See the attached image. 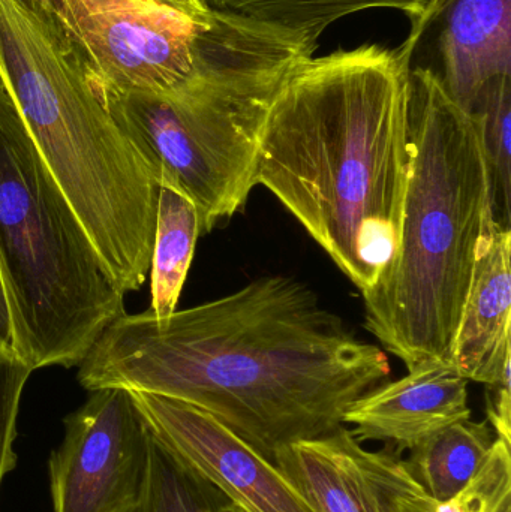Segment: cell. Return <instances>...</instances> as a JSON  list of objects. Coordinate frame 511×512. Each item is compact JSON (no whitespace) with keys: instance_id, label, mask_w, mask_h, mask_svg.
Returning <instances> with one entry per match:
<instances>
[{"instance_id":"obj_1","label":"cell","mask_w":511,"mask_h":512,"mask_svg":"<svg viewBox=\"0 0 511 512\" xmlns=\"http://www.w3.org/2000/svg\"><path fill=\"white\" fill-rule=\"evenodd\" d=\"M389 376L386 352L279 274L165 318L123 313L77 373L87 391L125 388L195 406L269 463L281 448L344 426L350 406Z\"/></svg>"},{"instance_id":"obj_18","label":"cell","mask_w":511,"mask_h":512,"mask_svg":"<svg viewBox=\"0 0 511 512\" xmlns=\"http://www.w3.org/2000/svg\"><path fill=\"white\" fill-rule=\"evenodd\" d=\"M471 113L482 134L491 177L495 221L510 230L511 221V75L489 81Z\"/></svg>"},{"instance_id":"obj_2","label":"cell","mask_w":511,"mask_h":512,"mask_svg":"<svg viewBox=\"0 0 511 512\" xmlns=\"http://www.w3.org/2000/svg\"><path fill=\"white\" fill-rule=\"evenodd\" d=\"M414 53L405 41L303 60L276 93L261 138L255 183L362 294L377 285L398 246Z\"/></svg>"},{"instance_id":"obj_4","label":"cell","mask_w":511,"mask_h":512,"mask_svg":"<svg viewBox=\"0 0 511 512\" xmlns=\"http://www.w3.org/2000/svg\"><path fill=\"white\" fill-rule=\"evenodd\" d=\"M0 80L108 273L146 282L158 189L107 104V92L50 0H0Z\"/></svg>"},{"instance_id":"obj_23","label":"cell","mask_w":511,"mask_h":512,"mask_svg":"<svg viewBox=\"0 0 511 512\" xmlns=\"http://www.w3.org/2000/svg\"><path fill=\"white\" fill-rule=\"evenodd\" d=\"M12 351V322L8 298L0 274V352Z\"/></svg>"},{"instance_id":"obj_12","label":"cell","mask_w":511,"mask_h":512,"mask_svg":"<svg viewBox=\"0 0 511 512\" xmlns=\"http://www.w3.org/2000/svg\"><path fill=\"white\" fill-rule=\"evenodd\" d=\"M438 26L443 75L449 95L464 110H473L483 87L511 75V0H429L407 42L417 48Z\"/></svg>"},{"instance_id":"obj_20","label":"cell","mask_w":511,"mask_h":512,"mask_svg":"<svg viewBox=\"0 0 511 512\" xmlns=\"http://www.w3.org/2000/svg\"><path fill=\"white\" fill-rule=\"evenodd\" d=\"M32 370L12 351L0 352V486L15 468L14 441L21 396Z\"/></svg>"},{"instance_id":"obj_9","label":"cell","mask_w":511,"mask_h":512,"mask_svg":"<svg viewBox=\"0 0 511 512\" xmlns=\"http://www.w3.org/2000/svg\"><path fill=\"white\" fill-rule=\"evenodd\" d=\"M273 468L312 512H435L437 502L390 451H368L344 426L276 451Z\"/></svg>"},{"instance_id":"obj_24","label":"cell","mask_w":511,"mask_h":512,"mask_svg":"<svg viewBox=\"0 0 511 512\" xmlns=\"http://www.w3.org/2000/svg\"><path fill=\"white\" fill-rule=\"evenodd\" d=\"M221 512H246L243 510L240 505L234 504V502H230V504L225 505L224 508H222Z\"/></svg>"},{"instance_id":"obj_5","label":"cell","mask_w":511,"mask_h":512,"mask_svg":"<svg viewBox=\"0 0 511 512\" xmlns=\"http://www.w3.org/2000/svg\"><path fill=\"white\" fill-rule=\"evenodd\" d=\"M317 42L260 23L176 89L107 92V104L158 186L197 207L201 234L233 218L257 186L258 153L282 83Z\"/></svg>"},{"instance_id":"obj_14","label":"cell","mask_w":511,"mask_h":512,"mask_svg":"<svg viewBox=\"0 0 511 512\" xmlns=\"http://www.w3.org/2000/svg\"><path fill=\"white\" fill-rule=\"evenodd\" d=\"M200 236V218L191 198L173 186H159L149 270V310L158 318L176 312Z\"/></svg>"},{"instance_id":"obj_6","label":"cell","mask_w":511,"mask_h":512,"mask_svg":"<svg viewBox=\"0 0 511 512\" xmlns=\"http://www.w3.org/2000/svg\"><path fill=\"white\" fill-rule=\"evenodd\" d=\"M0 274L12 352L32 372L80 366L125 312L74 207L39 155L0 80Z\"/></svg>"},{"instance_id":"obj_13","label":"cell","mask_w":511,"mask_h":512,"mask_svg":"<svg viewBox=\"0 0 511 512\" xmlns=\"http://www.w3.org/2000/svg\"><path fill=\"white\" fill-rule=\"evenodd\" d=\"M511 231L497 224L483 248L459 319L452 364L468 381L497 384L510 372Z\"/></svg>"},{"instance_id":"obj_19","label":"cell","mask_w":511,"mask_h":512,"mask_svg":"<svg viewBox=\"0 0 511 512\" xmlns=\"http://www.w3.org/2000/svg\"><path fill=\"white\" fill-rule=\"evenodd\" d=\"M510 442L495 439L494 447L476 477L435 512H501L511 504Z\"/></svg>"},{"instance_id":"obj_3","label":"cell","mask_w":511,"mask_h":512,"mask_svg":"<svg viewBox=\"0 0 511 512\" xmlns=\"http://www.w3.org/2000/svg\"><path fill=\"white\" fill-rule=\"evenodd\" d=\"M497 227L477 117L432 68L410 74V170L398 246L365 300V327L408 372L452 364L477 262Z\"/></svg>"},{"instance_id":"obj_15","label":"cell","mask_w":511,"mask_h":512,"mask_svg":"<svg viewBox=\"0 0 511 512\" xmlns=\"http://www.w3.org/2000/svg\"><path fill=\"white\" fill-rule=\"evenodd\" d=\"M495 439L488 421H459L411 448L407 465L428 495L441 504L476 477Z\"/></svg>"},{"instance_id":"obj_7","label":"cell","mask_w":511,"mask_h":512,"mask_svg":"<svg viewBox=\"0 0 511 512\" xmlns=\"http://www.w3.org/2000/svg\"><path fill=\"white\" fill-rule=\"evenodd\" d=\"M105 90L176 89L224 56L258 21L213 9L206 23L144 0H50Z\"/></svg>"},{"instance_id":"obj_8","label":"cell","mask_w":511,"mask_h":512,"mask_svg":"<svg viewBox=\"0 0 511 512\" xmlns=\"http://www.w3.org/2000/svg\"><path fill=\"white\" fill-rule=\"evenodd\" d=\"M65 418L48 462L54 512H131L149 465V424L132 391L99 388Z\"/></svg>"},{"instance_id":"obj_17","label":"cell","mask_w":511,"mask_h":512,"mask_svg":"<svg viewBox=\"0 0 511 512\" xmlns=\"http://www.w3.org/2000/svg\"><path fill=\"white\" fill-rule=\"evenodd\" d=\"M230 502L218 486L152 433L146 483L131 512H221Z\"/></svg>"},{"instance_id":"obj_21","label":"cell","mask_w":511,"mask_h":512,"mask_svg":"<svg viewBox=\"0 0 511 512\" xmlns=\"http://www.w3.org/2000/svg\"><path fill=\"white\" fill-rule=\"evenodd\" d=\"M488 387V423L494 429L495 436L511 441V394L510 372L497 384Z\"/></svg>"},{"instance_id":"obj_11","label":"cell","mask_w":511,"mask_h":512,"mask_svg":"<svg viewBox=\"0 0 511 512\" xmlns=\"http://www.w3.org/2000/svg\"><path fill=\"white\" fill-rule=\"evenodd\" d=\"M468 382L453 364H423L360 397L345 412L344 424H353L351 435L360 444L386 442L399 456L440 430L470 420Z\"/></svg>"},{"instance_id":"obj_10","label":"cell","mask_w":511,"mask_h":512,"mask_svg":"<svg viewBox=\"0 0 511 512\" xmlns=\"http://www.w3.org/2000/svg\"><path fill=\"white\" fill-rule=\"evenodd\" d=\"M153 435L246 512H312L272 463L180 400L132 391Z\"/></svg>"},{"instance_id":"obj_16","label":"cell","mask_w":511,"mask_h":512,"mask_svg":"<svg viewBox=\"0 0 511 512\" xmlns=\"http://www.w3.org/2000/svg\"><path fill=\"white\" fill-rule=\"evenodd\" d=\"M429 0H204L210 9L281 27L318 42L321 33L339 18L366 9L389 8L404 12L411 26L419 23Z\"/></svg>"},{"instance_id":"obj_22","label":"cell","mask_w":511,"mask_h":512,"mask_svg":"<svg viewBox=\"0 0 511 512\" xmlns=\"http://www.w3.org/2000/svg\"><path fill=\"white\" fill-rule=\"evenodd\" d=\"M144 2L153 3V5L164 6V8L173 9L180 12L192 20L206 23L212 18L213 9L204 3V0H144Z\"/></svg>"}]
</instances>
